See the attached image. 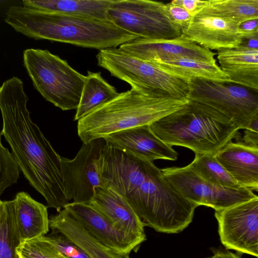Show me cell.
Here are the masks:
<instances>
[{"label":"cell","instance_id":"cell-1","mask_svg":"<svg viewBox=\"0 0 258 258\" xmlns=\"http://www.w3.org/2000/svg\"><path fill=\"white\" fill-rule=\"evenodd\" d=\"M103 184L120 195L145 226L156 231L178 233L192 222L197 205L183 198L160 169L106 143L99 159Z\"/></svg>","mask_w":258,"mask_h":258},{"label":"cell","instance_id":"cell-2","mask_svg":"<svg viewBox=\"0 0 258 258\" xmlns=\"http://www.w3.org/2000/svg\"><path fill=\"white\" fill-rule=\"evenodd\" d=\"M24 84L13 77L0 86L1 132L30 185L45 199L47 207L60 211L69 203L64 194L61 157L53 148L27 109Z\"/></svg>","mask_w":258,"mask_h":258},{"label":"cell","instance_id":"cell-3","mask_svg":"<svg viewBox=\"0 0 258 258\" xmlns=\"http://www.w3.org/2000/svg\"><path fill=\"white\" fill-rule=\"evenodd\" d=\"M5 22L16 31L35 39H46L102 50L138 38L108 20H100L10 7Z\"/></svg>","mask_w":258,"mask_h":258},{"label":"cell","instance_id":"cell-4","mask_svg":"<svg viewBox=\"0 0 258 258\" xmlns=\"http://www.w3.org/2000/svg\"><path fill=\"white\" fill-rule=\"evenodd\" d=\"M188 102L186 98L147 94L132 88L79 120L78 135L83 143H86L116 132L150 125Z\"/></svg>","mask_w":258,"mask_h":258},{"label":"cell","instance_id":"cell-5","mask_svg":"<svg viewBox=\"0 0 258 258\" xmlns=\"http://www.w3.org/2000/svg\"><path fill=\"white\" fill-rule=\"evenodd\" d=\"M149 126L164 143L188 148L195 154H215L239 135L238 127L225 115L189 100Z\"/></svg>","mask_w":258,"mask_h":258},{"label":"cell","instance_id":"cell-6","mask_svg":"<svg viewBox=\"0 0 258 258\" xmlns=\"http://www.w3.org/2000/svg\"><path fill=\"white\" fill-rule=\"evenodd\" d=\"M23 62L35 88L46 100L62 110L77 109L85 76L46 49L25 50Z\"/></svg>","mask_w":258,"mask_h":258},{"label":"cell","instance_id":"cell-7","mask_svg":"<svg viewBox=\"0 0 258 258\" xmlns=\"http://www.w3.org/2000/svg\"><path fill=\"white\" fill-rule=\"evenodd\" d=\"M96 58L98 66L112 76L127 83L132 89L147 94L187 99L190 80L131 56L119 48L101 50Z\"/></svg>","mask_w":258,"mask_h":258},{"label":"cell","instance_id":"cell-8","mask_svg":"<svg viewBox=\"0 0 258 258\" xmlns=\"http://www.w3.org/2000/svg\"><path fill=\"white\" fill-rule=\"evenodd\" d=\"M107 20L141 38L170 39L181 34L169 19L165 4L160 2L113 0L107 11Z\"/></svg>","mask_w":258,"mask_h":258},{"label":"cell","instance_id":"cell-9","mask_svg":"<svg viewBox=\"0 0 258 258\" xmlns=\"http://www.w3.org/2000/svg\"><path fill=\"white\" fill-rule=\"evenodd\" d=\"M187 99L217 110L239 130H245L258 115L257 95L249 89L232 83L191 79Z\"/></svg>","mask_w":258,"mask_h":258},{"label":"cell","instance_id":"cell-10","mask_svg":"<svg viewBox=\"0 0 258 258\" xmlns=\"http://www.w3.org/2000/svg\"><path fill=\"white\" fill-rule=\"evenodd\" d=\"M170 184L183 198L197 205L216 210L257 198L251 189L241 187L232 188L214 184L205 180L187 165L161 169Z\"/></svg>","mask_w":258,"mask_h":258},{"label":"cell","instance_id":"cell-11","mask_svg":"<svg viewBox=\"0 0 258 258\" xmlns=\"http://www.w3.org/2000/svg\"><path fill=\"white\" fill-rule=\"evenodd\" d=\"M106 142L103 138L83 145L73 159L61 157L66 198L69 202L89 203L95 189L103 185L99 171V159Z\"/></svg>","mask_w":258,"mask_h":258},{"label":"cell","instance_id":"cell-12","mask_svg":"<svg viewBox=\"0 0 258 258\" xmlns=\"http://www.w3.org/2000/svg\"><path fill=\"white\" fill-rule=\"evenodd\" d=\"M221 243L227 249L258 256V197L215 211Z\"/></svg>","mask_w":258,"mask_h":258},{"label":"cell","instance_id":"cell-13","mask_svg":"<svg viewBox=\"0 0 258 258\" xmlns=\"http://www.w3.org/2000/svg\"><path fill=\"white\" fill-rule=\"evenodd\" d=\"M63 209L92 237L116 253L129 255L146 239L118 229L88 204L69 203Z\"/></svg>","mask_w":258,"mask_h":258},{"label":"cell","instance_id":"cell-14","mask_svg":"<svg viewBox=\"0 0 258 258\" xmlns=\"http://www.w3.org/2000/svg\"><path fill=\"white\" fill-rule=\"evenodd\" d=\"M118 48L131 56L146 61L161 58H186L216 62V53L191 41L182 34L170 39L138 38L120 45Z\"/></svg>","mask_w":258,"mask_h":258},{"label":"cell","instance_id":"cell-15","mask_svg":"<svg viewBox=\"0 0 258 258\" xmlns=\"http://www.w3.org/2000/svg\"><path fill=\"white\" fill-rule=\"evenodd\" d=\"M240 24L213 15L198 14L181 32L188 39L209 50L237 48L242 41Z\"/></svg>","mask_w":258,"mask_h":258},{"label":"cell","instance_id":"cell-16","mask_svg":"<svg viewBox=\"0 0 258 258\" xmlns=\"http://www.w3.org/2000/svg\"><path fill=\"white\" fill-rule=\"evenodd\" d=\"M103 139L112 147L142 160L175 161L178 157L177 152L157 137L149 125L116 132Z\"/></svg>","mask_w":258,"mask_h":258},{"label":"cell","instance_id":"cell-17","mask_svg":"<svg viewBox=\"0 0 258 258\" xmlns=\"http://www.w3.org/2000/svg\"><path fill=\"white\" fill-rule=\"evenodd\" d=\"M88 204L118 229L146 238L143 221L127 202L111 188L104 184L97 187L91 201Z\"/></svg>","mask_w":258,"mask_h":258},{"label":"cell","instance_id":"cell-18","mask_svg":"<svg viewBox=\"0 0 258 258\" xmlns=\"http://www.w3.org/2000/svg\"><path fill=\"white\" fill-rule=\"evenodd\" d=\"M215 156L242 187L257 191L258 148L230 142Z\"/></svg>","mask_w":258,"mask_h":258},{"label":"cell","instance_id":"cell-19","mask_svg":"<svg viewBox=\"0 0 258 258\" xmlns=\"http://www.w3.org/2000/svg\"><path fill=\"white\" fill-rule=\"evenodd\" d=\"M219 67L231 83L258 91V50L239 46L218 51Z\"/></svg>","mask_w":258,"mask_h":258},{"label":"cell","instance_id":"cell-20","mask_svg":"<svg viewBox=\"0 0 258 258\" xmlns=\"http://www.w3.org/2000/svg\"><path fill=\"white\" fill-rule=\"evenodd\" d=\"M49 228L82 249L90 258H130L116 253L92 237L64 209L49 219Z\"/></svg>","mask_w":258,"mask_h":258},{"label":"cell","instance_id":"cell-21","mask_svg":"<svg viewBox=\"0 0 258 258\" xmlns=\"http://www.w3.org/2000/svg\"><path fill=\"white\" fill-rule=\"evenodd\" d=\"M14 201L15 220L21 242L47 233L49 226L47 206L24 191L18 192Z\"/></svg>","mask_w":258,"mask_h":258},{"label":"cell","instance_id":"cell-22","mask_svg":"<svg viewBox=\"0 0 258 258\" xmlns=\"http://www.w3.org/2000/svg\"><path fill=\"white\" fill-rule=\"evenodd\" d=\"M113 0H24L29 9L76 17L107 20V11Z\"/></svg>","mask_w":258,"mask_h":258},{"label":"cell","instance_id":"cell-23","mask_svg":"<svg viewBox=\"0 0 258 258\" xmlns=\"http://www.w3.org/2000/svg\"><path fill=\"white\" fill-rule=\"evenodd\" d=\"M148 62L173 75L189 80L199 79L231 83L228 77L223 72L216 62L186 58H161Z\"/></svg>","mask_w":258,"mask_h":258},{"label":"cell","instance_id":"cell-24","mask_svg":"<svg viewBox=\"0 0 258 258\" xmlns=\"http://www.w3.org/2000/svg\"><path fill=\"white\" fill-rule=\"evenodd\" d=\"M119 93L101 76L88 71L74 120H79L98 107L115 98Z\"/></svg>","mask_w":258,"mask_h":258},{"label":"cell","instance_id":"cell-25","mask_svg":"<svg viewBox=\"0 0 258 258\" xmlns=\"http://www.w3.org/2000/svg\"><path fill=\"white\" fill-rule=\"evenodd\" d=\"M236 22L258 19V0H209L198 13Z\"/></svg>","mask_w":258,"mask_h":258},{"label":"cell","instance_id":"cell-26","mask_svg":"<svg viewBox=\"0 0 258 258\" xmlns=\"http://www.w3.org/2000/svg\"><path fill=\"white\" fill-rule=\"evenodd\" d=\"M188 165L199 177L214 184L238 188L242 186L219 162L215 154H195Z\"/></svg>","mask_w":258,"mask_h":258},{"label":"cell","instance_id":"cell-27","mask_svg":"<svg viewBox=\"0 0 258 258\" xmlns=\"http://www.w3.org/2000/svg\"><path fill=\"white\" fill-rule=\"evenodd\" d=\"M20 243L14 200L3 201L0 213V258H19L16 248Z\"/></svg>","mask_w":258,"mask_h":258},{"label":"cell","instance_id":"cell-28","mask_svg":"<svg viewBox=\"0 0 258 258\" xmlns=\"http://www.w3.org/2000/svg\"><path fill=\"white\" fill-rule=\"evenodd\" d=\"M16 251L19 258H65L41 237L21 242Z\"/></svg>","mask_w":258,"mask_h":258},{"label":"cell","instance_id":"cell-29","mask_svg":"<svg viewBox=\"0 0 258 258\" xmlns=\"http://www.w3.org/2000/svg\"><path fill=\"white\" fill-rule=\"evenodd\" d=\"M0 133V197L7 188L16 183L20 177V169L13 154L2 143Z\"/></svg>","mask_w":258,"mask_h":258},{"label":"cell","instance_id":"cell-30","mask_svg":"<svg viewBox=\"0 0 258 258\" xmlns=\"http://www.w3.org/2000/svg\"><path fill=\"white\" fill-rule=\"evenodd\" d=\"M41 238L65 258H90L82 249L59 233L52 231L51 235L42 236Z\"/></svg>","mask_w":258,"mask_h":258},{"label":"cell","instance_id":"cell-31","mask_svg":"<svg viewBox=\"0 0 258 258\" xmlns=\"http://www.w3.org/2000/svg\"><path fill=\"white\" fill-rule=\"evenodd\" d=\"M165 9L170 20L181 32L187 28L193 17L174 0L165 4Z\"/></svg>","mask_w":258,"mask_h":258},{"label":"cell","instance_id":"cell-32","mask_svg":"<svg viewBox=\"0 0 258 258\" xmlns=\"http://www.w3.org/2000/svg\"><path fill=\"white\" fill-rule=\"evenodd\" d=\"M243 39L258 38V19L249 20L242 22L239 27Z\"/></svg>","mask_w":258,"mask_h":258},{"label":"cell","instance_id":"cell-33","mask_svg":"<svg viewBox=\"0 0 258 258\" xmlns=\"http://www.w3.org/2000/svg\"><path fill=\"white\" fill-rule=\"evenodd\" d=\"M192 17L198 14L206 6L207 1L174 0Z\"/></svg>","mask_w":258,"mask_h":258},{"label":"cell","instance_id":"cell-34","mask_svg":"<svg viewBox=\"0 0 258 258\" xmlns=\"http://www.w3.org/2000/svg\"><path fill=\"white\" fill-rule=\"evenodd\" d=\"M236 140L238 143H241L245 146L258 148V132L245 129L242 137L239 135Z\"/></svg>","mask_w":258,"mask_h":258},{"label":"cell","instance_id":"cell-35","mask_svg":"<svg viewBox=\"0 0 258 258\" xmlns=\"http://www.w3.org/2000/svg\"><path fill=\"white\" fill-rule=\"evenodd\" d=\"M213 251L214 254L212 258H241L238 254L228 250L224 251L217 249Z\"/></svg>","mask_w":258,"mask_h":258},{"label":"cell","instance_id":"cell-36","mask_svg":"<svg viewBox=\"0 0 258 258\" xmlns=\"http://www.w3.org/2000/svg\"><path fill=\"white\" fill-rule=\"evenodd\" d=\"M2 202L3 201L0 200V213H1V207H2Z\"/></svg>","mask_w":258,"mask_h":258}]
</instances>
